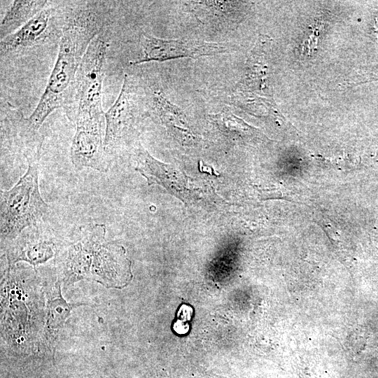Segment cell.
<instances>
[{
	"label": "cell",
	"instance_id": "277c9868",
	"mask_svg": "<svg viewBox=\"0 0 378 378\" xmlns=\"http://www.w3.org/2000/svg\"><path fill=\"white\" fill-rule=\"evenodd\" d=\"M109 43L99 34L89 45L78 67L72 106L67 113L71 120L78 111H103L102 84Z\"/></svg>",
	"mask_w": 378,
	"mask_h": 378
},
{
	"label": "cell",
	"instance_id": "6da1fadb",
	"mask_svg": "<svg viewBox=\"0 0 378 378\" xmlns=\"http://www.w3.org/2000/svg\"><path fill=\"white\" fill-rule=\"evenodd\" d=\"M103 1H85L72 9L62 27L59 51L46 88L35 110L26 118L36 134L55 109L71 110L76 74L92 41L109 22L110 8Z\"/></svg>",
	"mask_w": 378,
	"mask_h": 378
},
{
	"label": "cell",
	"instance_id": "5b68a950",
	"mask_svg": "<svg viewBox=\"0 0 378 378\" xmlns=\"http://www.w3.org/2000/svg\"><path fill=\"white\" fill-rule=\"evenodd\" d=\"M139 87L134 77L125 74L119 95L105 112L104 148L111 156L127 141L137 120L143 117L147 102L141 97Z\"/></svg>",
	"mask_w": 378,
	"mask_h": 378
},
{
	"label": "cell",
	"instance_id": "8992f818",
	"mask_svg": "<svg viewBox=\"0 0 378 378\" xmlns=\"http://www.w3.org/2000/svg\"><path fill=\"white\" fill-rule=\"evenodd\" d=\"M141 46L142 55L132 62V64L184 57L197 58L221 54L226 51L224 46L216 43L197 40H165L147 34L141 36Z\"/></svg>",
	"mask_w": 378,
	"mask_h": 378
},
{
	"label": "cell",
	"instance_id": "3957f363",
	"mask_svg": "<svg viewBox=\"0 0 378 378\" xmlns=\"http://www.w3.org/2000/svg\"><path fill=\"white\" fill-rule=\"evenodd\" d=\"M104 111H78L71 119L76 125L70 157L77 170L90 168L101 172L110 169L112 158L105 150Z\"/></svg>",
	"mask_w": 378,
	"mask_h": 378
},
{
	"label": "cell",
	"instance_id": "52a82bcc",
	"mask_svg": "<svg viewBox=\"0 0 378 378\" xmlns=\"http://www.w3.org/2000/svg\"><path fill=\"white\" fill-rule=\"evenodd\" d=\"M49 4L26 24L1 40V57L18 52L42 41L47 36L48 28L55 14Z\"/></svg>",
	"mask_w": 378,
	"mask_h": 378
},
{
	"label": "cell",
	"instance_id": "8fae6325",
	"mask_svg": "<svg viewBox=\"0 0 378 378\" xmlns=\"http://www.w3.org/2000/svg\"><path fill=\"white\" fill-rule=\"evenodd\" d=\"M75 304H68L62 297L60 291L59 295L48 302V324L52 328H58L70 315L71 310Z\"/></svg>",
	"mask_w": 378,
	"mask_h": 378
},
{
	"label": "cell",
	"instance_id": "30bf717a",
	"mask_svg": "<svg viewBox=\"0 0 378 378\" xmlns=\"http://www.w3.org/2000/svg\"><path fill=\"white\" fill-rule=\"evenodd\" d=\"M50 4L48 1H14L1 22V38L13 33Z\"/></svg>",
	"mask_w": 378,
	"mask_h": 378
},
{
	"label": "cell",
	"instance_id": "9c48e42d",
	"mask_svg": "<svg viewBox=\"0 0 378 378\" xmlns=\"http://www.w3.org/2000/svg\"><path fill=\"white\" fill-rule=\"evenodd\" d=\"M239 1H195L188 7L204 24L216 29L229 28L238 18Z\"/></svg>",
	"mask_w": 378,
	"mask_h": 378
},
{
	"label": "cell",
	"instance_id": "7a4b0ae2",
	"mask_svg": "<svg viewBox=\"0 0 378 378\" xmlns=\"http://www.w3.org/2000/svg\"><path fill=\"white\" fill-rule=\"evenodd\" d=\"M41 146L27 148L24 155L28 163L27 172L8 190H1V237L12 239L24 229L42 224L49 212L38 185Z\"/></svg>",
	"mask_w": 378,
	"mask_h": 378
},
{
	"label": "cell",
	"instance_id": "ba28073f",
	"mask_svg": "<svg viewBox=\"0 0 378 378\" xmlns=\"http://www.w3.org/2000/svg\"><path fill=\"white\" fill-rule=\"evenodd\" d=\"M42 224L24 229L9 250L10 261H28L32 264L43 262L52 255V244L44 238Z\"/></svg>",
	"mask_w": 378,
	"mask_h": 378
}]
</instances>
